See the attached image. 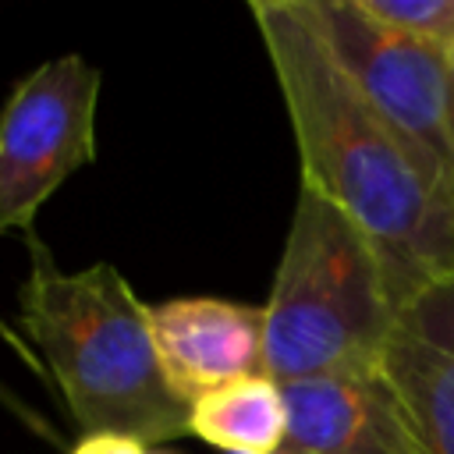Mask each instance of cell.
<instances>
[{"instance_id": "obj_1", "label": "cell", "mask_w": 454, "mask_h": 454, "mask_svg": "<svg viewBox=\"0 0 454 454\" xmlns=\"http://www.w3.org/2000/svg\"><path fill=\"white\" fill-rule=\"evenodd\" d=\"M248 11L291 121L301 184L372 241L397 305L454 273V213L355 89L301 0H255Z\"/></svg>"}, {"instance_id": "obj_2", "label": "cell", "mask_w": 454, "mask_h": 454, "mask_svg": "<svg viewBox=\"0 0 454 454\" xmlns=\"http://www.w3.org/2000/svg\"><path fill=\"white\" fill-rule=\"evenodd\" d=\"M25 238L32 262L18 294V319L43 351L82 433H117L142 443L188 436L192 408L163 372L149 305L110 262L64 273L35 234Z\"/></svg>"}, {"instance_id": "obj_3", "label": "cell", "mask_w": 454, "mask_h": 454, "mask_svg": "<svg viewBox=\"0 0 454 454\" xmlns=\"http://www.w3.org/2000/svg\"><path fill=\"white\" fill-rule=\"evenodd\" d=\"M394 316L372 241L333 202L298 184L262 305V372L277 383L376 376Z\"/></svg>"}, {"instance_id": "obj_4", "label": "cell", "mask_w": 454, "mask_h": 454, "mask_svg": "<svg viewBox=\"0 0 454 454\" xmlns=\"http://www.w3.org/2000/svg\"><path fill=\"white\" fill-rule=\"evenodd\" d=\"M301 7L355 89L408 145L436 199L454 213L447 53L383 32L351 0H301Z\"/></svg>"}, {"instance_id": "obj_5", "label": "cell", "mask_w": 454, "mask_h": 454, "mask_svg": "<svg viewBox=\"0 0 454 454\" xmlns=\"http://www.w3.org/2000/svg\"><path fill=\"white\" fill-rule=\"evenodd\" d=\"M99 67L60 53L25 74L0 110V234H32L50 195L96 160Z\"/></svg>"}, {"instance_id": "obj_6", "label": "cell", "mask_w": 454, "mask_h": 454, "mask_svg": "<svg viewBox=\"0 0 454 454\" xmlns=\"http://www.w3.org/2000/svg\"><path fill=\"white\" fill-rule=\"evenodd\" d=\"M380 376L404 415L415 454H454V273L397 305Z\"/></svg>"}, {"instance_id": "obj_7", "label": "cell", "mask_w": 454, "mask_h": 454, "mask_svg": "<svg viewBox=\"0 0 454 454\" xmlns=\"http://www.w3.org/2000/svg\"><path fill=\"white\" fill-rule=\"evenodd\" d=\"M156 355L174 394L192 408L202 394L262 372V309L227 298H174L149 309Z\"/></svg>"}, {"instance_id": "obj_8", "label": "cell", "mask_w": 454, "mask_h": 454, "mask_svg": "<svg viewBox=\"0 0 454 454\" xmlns=\"http://www.w3.org/2000/svg\"><path fill=\"white\" fill-rule=\"evenodd\" d=\"M280 387L287 454H415L404 415L380 372Z\"/></svg>"}, {"instance_id": "obj_9", "label": "cell", "mask_w": 454, "mask_h": 454, "mask_svg": "<svg viewBox=\"0 0 454 454\" xmlns=\"http://www.w3.org/2000/svg\"><path fill=\"white\" fill-rule=\"evenodd\" d=\"M192 433L227 454H277L287 433L284 387L266 372L231 380L192 404Z\"/></svg>"}, {"instance_id": "obj_10", "label": "cell", "mask_w": 454, "mask_h": 454, "mask_svg": "<svg viewBox=\"0 0 454 454\" xmlns=\"http://www.w3.org/2000/svg\"><path fill=\"white\" fill-rule=\"evenodd\" d=\"M362 18L408 43L447 53L454 46V0H351Z\"/></svg>"}, {"instance_id": "obj_11", "label": "cell", "mask_w": 454, "mask_h": 454, "mask_svg": "<svg viewBox=\"0 0 454 454\" xmlns=\"http://www.w3.org/2000/svg\"><path fill=\"white\" fill-rule=\"evenodd\" d=\"M67 454H160V450H153L149 443L131 440V436H117V433H92V436H82Z\"/></svg>"}, {"instance_id": "obj_12", "label": "cell", "mask_w": 454, "mask_h": 454, "mask_svg": "<svg viewBox=\"0 0 454 454\" xmlns=\"http://www.w3.org/2000/svg\"><path fill=\"white\" fill-rule=\"evenodd\" d=\"M447 103H450V131H454V46L447 50Z\"/></svg>"}, {"instance_id": "obj_13", "label": "cell", "mask_w": 454, "mask_h": 454, "mask_svg": "<svg viewBox=\"0 0 454 454\" xmlns=\"http://www.w3.org/2000/svg\"><path fill=\"white\" fill-rule=\"evenodd\" d=\"M277 454H287V450H284V447H280V450H277Z\"/></svg>"}]
</instances>
